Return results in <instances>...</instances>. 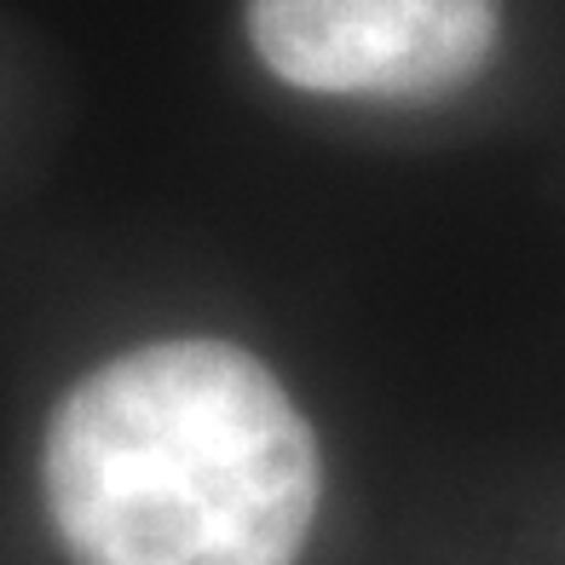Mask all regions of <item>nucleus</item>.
Instances as JSON below:
<instances>
[{"label": "nucleus", "mask_w": 565, "mask_h": 565, "mask_svg": "<svg viewBox=\"0 0 565 565\" xmlns=\"http://www.w3.org/2000/svg\"><path fill=\"white\" fill-rule=\"evenodd\" d=\"M248 46L282 87L323 98H450L491 64L497 0H248Z\"/></svg>", "instance_id": "f03ea898"}, {"label": "nucleus", "mask_w": 565, "mask_h": 565, "mask_svg": "<svg viewBox=\"0 0 565 565\" xmlns=\"http://www.w3.org/2000/svg\"><path fill=\"white\" fill-rule=\"evenodd\" d=\"M41 484L75 565H295L323 468L254 352L157 341L64 393Z\"/></svg>", "instance_id": "f257e3e1"}]
</instances>
